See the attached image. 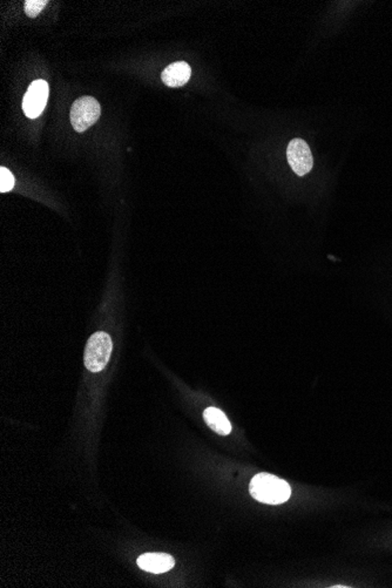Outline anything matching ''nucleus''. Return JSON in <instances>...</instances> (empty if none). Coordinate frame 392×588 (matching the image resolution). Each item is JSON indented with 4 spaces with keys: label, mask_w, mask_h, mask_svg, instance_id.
<instances>
[{
    "label": "nucleus",
    "mask_w": 392,
    "mask_h": 588,
    "mask_svg": "<svg viewBox=\"0 0 392 588\" xmlns=\"http://www.w3.org/2000/svg\"><path fill=\"white\" fill-rule=\"evenodd\" d=\"M48 3V0H27L25 1L26 15L31 18H36L44 10Z\"/></svg>",
    "instance_id": "obj_10"
},
{
    "label": "nucleus",
    "mask_w": 392,
    "mask_h": 588,
    "mask_svg": "<svg viewBox=\"0 0 392 588\" xmlns=\"http://www.w3.org/2000/svg\"><path fill=\"white\" fill-rule=\"evenodd\" d=\"M140 568L148 573L162 574L172 570L175 565V560L172 555L166 553H145L138 558Z\"/></svg>",
    "instance_id": "obj_6"
},
{
    "label": "nucleus",
    "mask_w": 392,
    "mask_h": 588,
    "mask_svg": "<svg viewBox=\"0 0 392 588\" xmlns=\"http://www.w3.org/2000/svg\"><path fill=\"white\" fill-rule=\"evenodd\" d=\"M249 491L257 501L269 505L283 504L291 496L289 484L270 473H257L250 482Z\"/></svg>",
    "instance_id": "obj_1"
},
{
    "label": "nucleus",
    "mask_w": 392,
    "mask_h": 588,
    "mask_svg": "<svg viewBox=\"0 0 392 588\" xmlns=\"http://www.w3.org/2000/svg\"><path fill=\"white\" fill-rule=\"evenodd\" d=\"M191 69L186 62H176L166 67L161 74L164 84L168 87H181L191 79Z\"/></svg>",
    "instance_id": "obj_7"
},
{
    "label": "nucleus",
    "mask_w": 392,
    "mask_h": 588,
    "mask_svg": "<svg viewBox=\"0 0 392 588\" xmlns=\"http://www.w3.org/2000/svg\"><path fill=\"white\" fill-rule=\"evenodd\" d=\"M113 350V342L108 334L98 331L93 334L87 340V345L85 349V366L92 373H100L105 369L110 361V354Z\"/></svg>",
    "instance_id": "obj_2"
},
{
    "label": "nucleus",
    "mask_w": 392,
    "mask_h": 588,
    "mask_svg": "<svg viewBox=\"0 0 392 588\" xmlns=\"http://www.w3.org/2000/svg\"><path fill=\"white\" fill-rule=\"evenodd\" d=\"M203 418H205V423L209 428L212 429L214 432H217L221 436H228L231 432V424L228 420L227 416L224 415V411H221L217 408L210 406L207 408L203 413Z\"/></svg>",
    "instance_id": "obj_8"
},
{
    "label": "nucleus",
    "mask_w": 392,
    "mask_h": 588,
    "mask_svg": "<svg viewBox=\"0 0 392 588\" xmlns=\"http://www.w3.org/2000/svg\"><path fill=\"white\" fill-rule=\"evenodd\" d=\"M101 106L92 96H81L71 107V124L77 132L82 133L99 120Z\"/></svg>",
    "instance_id": "obj_3"
},
{
    "label": "nucleus",
    "mask_w": 392,
    "mask_h": 588,
    "mask_svg": "<svg viewBox=\"0 0 392 588\" xmlns=\"http://www.w3.org/2000/svg\"><path fill=\"white\" fill-rule=\"evenodd\" d=\"M286 157H288L290 167L297 175L303 176L312 171L314 159H312V150L305 140L298 139V138L291 140L288 145Z\"/></svg>",
    "instance_id": "obj_5"
},
{
    "label": "nucleus",
    "mask_w": 392,
    "mask_h": 588,
    "mask_svg": "<svg viewBox=\"0 0 392 588\" xmlns=\"http://www.w3.org/2000/svg\"><path fill=\"white\" fill-rule=\"evenodd\" d=\"M48 93L50 88L45 80H34L29 85V89L22 99V110L26 117L36 119L44 112L48 103Z\"/></svg>",
    "instance_id": "obj_4"
},
{
    "label": "nucleus",
    "mask_w": 392,
    "mask_h": 588,
    "mask_svg": "<svg viewBox=\"0 0 392 588\" xmlns=\"http://www.w3.org/2000/svg\"><path fill=\"white\" fill-rule=\"evenodd\" d=\"M15 176L12 174L8 168L1 167L0 168V192L1 193H8L11 192L12 188L15 187Z\"/></svg>",
    "instance_id": "obj_9"
}]
</instances>
